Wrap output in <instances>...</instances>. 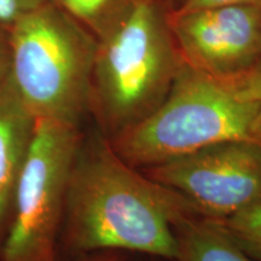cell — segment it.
<instances>
[{
    "instance_id": "9",
    "label": "cell",
    "mask_w": 261,
    "mask_h": 261,
    "mask_svg": "<svg viewBox=\"0 0 261 261\" xmlns=\"http://www.w3.org/2000/svg\"><path fill=\"white\" fill-rule=\"evenodd\" d=\"M174 233V261H256L234 242L219 221L212 218H185L175 225Z\"/></svg>"
},
{
    "instance_id": "2",
    "label": "cell",
    "mask_w": 261,
    "mask_h": 261,
    "mask_svg": "<svg viewBox=\"0 0 261 261\" xmlns=\"http://www.w3.org/2000/svg\"><path fill=\"white\" fill-rule=\"evenodd\" d=\"M169 10L165 0H136L97 39L90 114L109 140L161 106L184 64Z\"/></svg>"
},
{
    "instance_id": "13",
    "label": "cell",
    "mask_w": 261,
    "mask_h": 261,
    "mask_svg": "<svg viewBox=\"0 0 261 261\" xmlns=\"http://www.w3.org/2000/svg\"><path fill=\"white\" fill-rule=\"evenodd\" d=\"M240 4L261 6V0H181L180 4L173 10H174V11H190V10L213 8V6Z\"/></svg>"
},
{
    "instance_id": "7",
    "label": "cell",
    "mask_w": 261,
    "mask_h": 261,
    "mask_svg": "<svg viewBox=\"0 0 261 261\" xmlns=\"http://www.w3.org/2000/svg\"><path fill=\"white\" fill-rule=\"evenodd\" d=\"M169 27L189 67L219 80L261 71V6L223 5L168 12Z\"/></svg>"
},
{
    "instance_id": "8",
    "label": "cell",
    "mask_w": 261,
    "mask_h": 261,
    "mask_svg": "<svg viewBox=\"0 0 261 261\" xmlns=\"http://www.w3.org/2000/svg\"><path fill=\"white\" fill-rule=\"evenodd\" d=\"M37 119L9 75L0 83V234L11 214L15 191L34 139Z\"/></svg>"
},
{
    "instance_id": "3",
    "label": "cell",
    "mask_w": 261,
    "mask_h": 261,
    "mask_svg": "<svg viewBox=\"0 0 261 261\" xmlns=\"http://www.w3.org/2000/svg\"><path fill=\"white\" fill-rule=\"evenodd\" d=\"M260 114V103L240 80L215 79L184 63L161 106L108 140L140 171L225 140L261 143Z\"/></svg>"
},
{
    "instance_id": "1",
    "label": "cell",
    "mask_w": 261,
    "mask_h": 261,
    "mask_svg": "<svg viewBox=\"0 0 261 261\" xmlns=\"http://www.w3.org/2000/svg\"><path fill=\"white\" fill-rule=\"evenodd\" d=\"M201 215L184 196L120 158L99 129L81 138L68 180L60 249L115 250L174 261V226Z\"/></svg>"
},
{
    "instance_id": "15",
    "label": "cell",
    "mask_w": 261,
    "mask_h": 261,
    "mask_svg": "<svg viewBox=\"0 0 261 261\" xmlns=\"http://www.w3.org/2000/svg\"><path fill=\"white\" fill-rule=\"evenodd\" d=\"M69 261H128L126 253L106 250V252H94L71 257Z\"/></svg>"
},
{
    "instance_id": "14",
    "label": "cell",
    "mask_w": 261,
    "mask_h": 261,
    "mask_svg": "<svg viewBox=\"0 0 261 261\" xmlns=\"http://www.w3.org/2000/svg\"><path fill=\"white\" fill-rule=\"evenodd\" d=\"M10 71L9 31L0 25V83L6 79Z\"/></svg>"
},
{
    "instance_id": "12",
    "label": "cell",
    "mask_w": 261,
    "mask_h": 261,
    "mask_svg": "<svg viewBox=\"0 0 261 261\" xmlns=\"http://www.w3.org/2000/svg\"><path fill=\"white\" fill-rule=\"evenodd\" d=\"M47 2L50 0H0V25L9 31L23 16Z\"/></svg>"
},
{
    "instance_id": "10",
    "label": "cell",
    "mask_w": 261,
    "mask_h": 261,
    "mask_svg": "<svg viewBox=\"0 0 261 261\" xmlns=\"http://www.w3.org/2000/svg\"><path fill=\"white\" fill-rule=\"evenodd\" d=\"M97 39L128 11L136 0H54Z\"/></svg>"
},
{
    "instance_id": "4",
    "label": "cell",
    "mask_w": 261,
    "mask_h": 261,
    "mask_svg": "<svg viewBox=\"0 0 261 261\" xmlns=\"http://www.w3.org/2000/svg\"><path fill=\"white\" fill-rule=\"evenodd\" d=\"M9 77L35 119L80 127L90 114L97 38L54 0L9 29Z\"/></svg>"
},
{
    "instance_id": "6",
    "label": "cell",
    "mask_w": 261,
    "mask_h": 261,
    "mask_svg": "<svg viewBox=\"0 0 261 261\" xmlns=\"http://www.w3.org/2000/svg\"><path fill=\"white\" fill-rule=\"evenodd\" d=\"M140 172L212 219H225L261 201V143L253 140L215 143Z\"/></svg>"
},
{
    "instance_id": "16",
    "label": "cell",
    "mask_w": 261,
    "mask_h": 261,
    "mask_svg": "<svg viewBox=\"0 0 261 261\" xmlns=\"http://www.w3.org/2000/svg\"><path fill=\"white\" fill-rule=\"evenodd\" d=\"M243 89L246 92L253 98L254 100L260 103L261 106V71H255L248 76L241 79ZM260 123H261V114H260Z\"/></svg>"
},
{
    "instance_id": "11",
    "label": "cell",
    "mask_w": 261,
    "mask_h": 261,
    "mask_svg": "<svg viewBox=\"0 0 261 261\" xmlns=\"http://www.w3.org/2000/svg\"><path fill=\"white\" fill-rule=\"evenodd\" d=\"M218 221L248 255L261 261V201Z\"/></svg>"
},
{
    "instance_id": "5",
    "label": "cell",
    "mask_w": 261,
    "mask_h": 261,
    "mask_svg": "<svg viewBox=\"0 0 261 261\" xmlns=\"http://www.w3.org/2000/svg\"><path fill=\"white\" fill-rule=\"evenodd\" d=\"M81 138L80 127L37 119L0 261H58L68 180Z\"/></svg>"
},
{
    "instance_id": "17",
    "label": "cell",
    "mask_w": 261,
    "mask_h": 261,
    "mask_svg": "<svg viewBox=\"0 0 261 261\" xmlns=\"http://www.w3.org/2000/svg\"><path fill=\"white\" fill-rule=\"evenodd\" d=\"M165 3L169 6V9L173 10V9L177 8L179 4H180L181 0H165Z\"/></svg>"
}]
</instances>
